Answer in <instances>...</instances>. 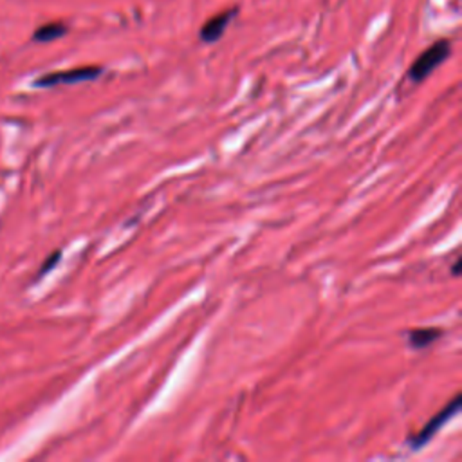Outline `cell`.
<instances>
[{
	"label": "cell",
	"mask_w": 462,
	"mask_h": 462,
	"mask_svg": "<svg viewBox=\"0 0 462 462\" xmlns=\"http://www.w3.org/2000/svg\"><path fill=\"white\" fill-rule=\"evenodd\" d=\"M449 56V42L448 40H439L433 45H430L410 67L408 76L411 81L420 83L426 79L446 58Z\"/></svg>",
	"instance_id": "obj_2"
},
{
	"label": "cell",
	"mask_w": 462,
	"mask_h": 462,
	"mask_svg": "<svg viewBox=\"0 0 462 462\" xmlns=\"http://www.w3.org/2000/svg\"><path fill=\"white\" fill-rule=\"evenodd\" d=\"M451 273H453V276H458V274H460V260H457V262L453 263Z\"/></svg>",
	"instance_id": "obj_8"
},
{
	"label": "cell",
	"mask_w": 462,
	"mask_h": 462,
	"mask_svg": "<svg viewBox=\"0 0 462 462\" xmlns=\"http://www.w3.org/2000/svg\"><path fill=\"white\" fill-rule=\"evenodd\" d=\"M60 258H61V251H60V249H56L52 254H49V256L43 260L42 267L38 269V273H36V278H42V276H45V274H47L51 269H54V267L58 265Z\"/></svg>",
	"instance_id": "obj_7"
},
{
	"label": "cell",
	"mask_w": 462,
	"mask_h": 462,
	"mask_svg": "<svg viewBox=\"0 0 462 462\" xmlns=\"http://www.w3.org/2000/svg\"><path fill=\"white\" fill-rule=\"evenodd\" d=\"M103 74L101 67L96 65H87V67H76V69H69V70H56V72H49L40 76L34 81V87H58V85H74V83H81V81H92L96 78H99Z\"/></svg>",
	"instance_id": "obj_3"
},
{
	"label": "cell",
	"mask_w": 462,
	"mask_h": 462,
	"mask_svg": "<svg viewBox=\"0 0 462 462\" xmlns=\"http://www.w3.org/2000/svg\"><path fill=\"white\" fill-rule=\"evenodd\" d=\"M460 404H462V397H460V393H457L439 413H435V415L424 424L422 430H419L417 433H413V435L408 439V446H410L411 449H420L422 446H426V444L437 435V431H439L451 417H455V415L458 413Z\"/></svg>",
	"instance_id": "obj_1"
},
{
	"label": "cell",
	"mask_w": 462,
	"mask_h": 462,
	"mask_svg": "<svg viewBox=\"0 0 462 462\" xmlns=\"http://www.w3.org/2000/svg\"><path fill=\"white\" fill-rule=\"evenodd\" d=\"M235 14H236V9H227V11H222V13L215 14V16H211V18L200 27V31H199L200 40L206 42V43L217 42V40L224 34V31L227 29L231 18H233Z\"/></svg>",
	"instance_id": "obj_4"
},
{
	"label": "cell",
	"mask_w": 462,
	"mask_h": 462,
	"mask_svg": "<svg viewBox=\"0 0 462 462\" xmlns=\"http://www.w3.org/2000/svg\"><path fill=\"white\" fill-rule=\"evenodd\" d=\"M67 31H69V29H67L65 23H61V22H51V23L40 25V27L34 31L32 38H34V42L47 43V42H54V40L65 36Z\"/></svg>",
	"instance_id": "obj_6"
},
{
	"label": "cell",
	"mask_w": 462,
	"mask_h": 462,
	"mask_svg": "<svg viewBox=\"0 0 462 462\" xmlns=\"http://www.w3.org/2000/svg\"><path fill=\"white\" fill-rule=\"evenodd\" d=\"M442 336V328L437 327H422V328H413L408 334V343L411 348H426L433 341H437Z\"/></svg>",
	"instance_id": "obj_5"
}]
</instances>
